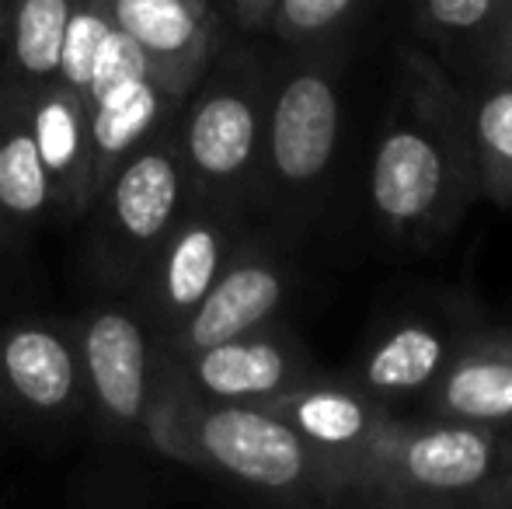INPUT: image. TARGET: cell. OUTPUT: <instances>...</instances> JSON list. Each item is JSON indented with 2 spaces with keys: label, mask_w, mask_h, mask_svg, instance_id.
I'll return each mask as SVG.
<instances>
[{
  "label": "cell",
  "mask_w": 512,
  "mask_h": 509,
  "mask_svg": "<svg viewBox=\"0 0 512 509\" xmlns=\"http://www.w3.org/2000/svg\"><path fill=\"white\" fill-rule=\"evenodd\" d=\"M471 509H512V461L492 478V482L481 485Z\"/></svg>",
  "instance_id": "cb8c5ba5"
},
{
  "label": "cell",
  "mask_w": 512,
  "mask_h": 509,
  "mask_svg": "<svg viewBox=\"0 0 512 509\" xmlns=\"http://www.w3.org/2000/svg\"><path fill=\"white\" fill-rule=\"evenodd\" d=\"M418 412L512 433V328L481 321L429 387Z\"/></svg>",
  "instance_id": "2e32d148"
},
{
  "label": "cell",
  "mask_w": 512,
  "mask_h": 509,
  "mask_svg": "<svg viewBox=\"0 0 512 509\" xmlns=\"http://www.w3.org/2000/svg\"><path fill=\"white\" fill-rule=\"evenodd\" d=\"M171 356L192 394L206 401H230V405H269L279 394L317 374V363L304 339L279 318L234 339Z\"/></svg>",
  "instance_id": "7c38bea8"
},
{
  "label": "cell",
  "mask_w": 512,
  "mask_h": 509,
  "mask_svg": "<svg viewBox=\"0 0 512 509\" xmlns=\"http://www.w3.org/2000/svg\"><path fill=\"white\" fill-rule=\"evenodd\" d=\"M143 443L272 503L338 506L335 475L290 422L265 405H230L192 394L171 349L157 374Z\"/></svg>",
  "instance_id": "7a4b0ae2"
},
{
  "label": "cell",
  "mask_w": 512,
  "mask_h": 509,
  "mask_svg": "<svg viewBox=\"0 0 512 509\" xmlns=\"http://www.w3.org/2000/svg\"><path fill=\"white\" fill-rule=\"evenodd\" d=\"M512 461V433L394 412L345 482L342 506L471 509L474 496Z\"/></svg>",
  "instance_id": "277c9868"
},
{
  "label": "cell",
  "mask_w": 512,
  "mask_h": 509,
  "mask_svg": "<svg viewBox=\"0 0 512 509\" xmlns=\"http://www.w3.org/2000/svg\"><path fill=\"white\" fill-rule=\"evenodd\" d=\"M366 0H276L265 32L283 46H314V42L342 39L359 18Z\"/></svg>",
  "instance_id": "603a6c76"
},
{
  "label": "cell",
  "mask_w": 512,
  "mask_h": 509,
  "mask_svg": "<svg viewBox=\"0 0 512 509\" xmlns=\"http://www.w3.org/2000/svg\"><path fill=\"white\" fill-rule=\"evenodd\" d=\"M272 63L269 116H265L258 203L283 227H304L321 206L342 143V74L349 46L342 39L286 46Z\"/></svg>",
  "instance_id": "3957f363"
},
{
  "label": "cell",
  "mask_w": 512,
  "mask_h": 509,
  "mask_svg": "<svg viewBox=\"0 0 512 509\" xmlns=\"http://www.w3.org/2000/svg\"><path fill=\"white\" fill-rule=\"evenodd\" d=\"M0 213L18 238L56 217L53 185L42 168L28 102L0 105Z\"/></svg>",
  "instance_id": "ffe728a7"
},
{
  "label": "cell",
  "mask_w": 512,
  "mask_h": 509,
  "mask_svg": "<svg viewBox=\"0 0 512 509\" xmlns=\"http://www.w3.org/2000/svg\"><path fill=\"white\" fill-rule=\"evenodd\" d=\"M84 374V408L108 440H143L164 346L129 297H112L70 321Z\"/></svg>",
  "instance_id": "52a82bcc"
},
{
  "label": "cell",
  "mask_w": 512,
  "mask_h": 509,
  "mask_svg": "<svg viewBox=\"0 0 512 509\" xmlns=\"http://www.w3.org/2000/svg\"><path fill=\"white\" fill-rule=\"evenodd\" d=\"M265 408H272L279 419L290 422L293 433L328 464L338 485V506L345 503V482L356 471L359 457L366 454L373 436L394 415V408L366 394L356 381L328 377L324 370L310 374L307 381L279 394Z\"/></svg>",
  "instance_id": "5bb4252c"
},
{
  "label": "cell",
  "mask_w": 512,
  "mask_h": 509,
  "mask_svg": "<svg viewBox=\"0 0 512 509\" xmlns=\"http://www.w3.org/2000/svg\"><path fill=\"white\" fill-rule=\"evenodd\" d=\"M108 7L150 74L185 102L223 46L213 0H108Z\"/></svg>",
  "instance_id": "9a60e30c"
},
{
  "label": "cell",
  "mask_w": 512,
  "mask_h": 509,
  "mask_svg": "<svg viewBox=\"0 0 512 509\" xmlns=\"http://www.w3.org/2000/svg\"><path fill=\"white\" fill-rule=\"evenodd\" d=\"M74 0H7V46L0 67V105L28 102L56 81Z\"/></svg>",
  "instance_id": "ac0fdd59"
},
{
  "label": "cell",
  "mask_w": 512,
  "mask_h": 509,
  "mask_svg": "<svg viewBox=\"0 0 512 509\" xmlns=\"http://www.w3.org/2000/svg\"><path fill=\"white\" fill-rule=\"evenodd\" d=\"M18 238V234L11 231V224L4 220V213H0V279H4V265H7V248H11V241Z\"/></svg>",
  "instance_id": "4316f807"
},
{
  "label": "cell",
  "mask_w": 512,
  "mask_h": 509,
  "mask_svg": "<svg viewBox=\"0 0 512 509\" xmlns=\"http://www.w3.org/2000/svg\"><path fill=\"white\" fill-rule=\"evenodd\" d=\"M272 60L234 42L220 46L178 112V150L192 196L248 213L258 203Z\"/></svg>",
  "instance_id": "5b68a950"
},
{
  "label": "cell",
  "mask_w": 512,
  "mask_h": 509,
  "mask_svg": "<svg viewBox=\"0 0 512 509\" xmlns=\"http://www.w3.org/2000/svg\"><path fill=\"white\" fill-rule=\"evenodd\" d=\"M230 7H234L237 28H241V32H248V35H255V32H265L276 0H230Z\"/></svg>",
  "instance_id": "d4e9b609"
},
{
  "label": "cell",
  "mask_w": 512,
  "mask_h": 509,
  "mask_svg": "<svg viewBox=\"0 0 512 509\" xmlns=\"http://www.w3.org/2000/svg\"><path fill=\"white\" fill-rule=\"evenodd\" d=\"M502 0H415L422 46L457 77H474L495 53Z\"/></svg>",
  "instance_id": "44dd1931"
},
{
  "label": "cell",
  "mask_w": 512,
  "mask_h": 509,
  "mask_svg": "<svg viewBox=\"0 0 512 509\" xmlns=\"http://www.w3.org/2000/svg\"><path fill=\"white\" fill-rule=\"evenodd\" d=\"M481 321V307L467 293L415 297L377 318L345 377L394 412L422 405L429 387Z\"/></svg>",
  "instance_id": "ba28073f"
},
{
  "label": "cell",
  "mask_w": 512,
  "mask_h": 509,
  "mask_svg": "<svg viewBox=\"0 0 512 509\" xmlns=\"http://www.w3.org/2000/svg\"><path fill=\"white\" fill-rule=\"evenodd\" d=\"M112 28H115V18H112L108 0H74L56 81L67 84L84 105H88V91H91V77H95L98 53H102Z\"/></svg>",
  "instance_id": "7402d4cb"
},
{
  "label": "cell",
  "mask_w": 512,
  "mask_h": 509,
  "mask_svg": "<svg viewBox=\"0 0 512 509\" xmlns=\"http://www.w3.org/2000/svg\"><path fill=\"white\" fill-rule=\"evenodd\" d=\"M244 234H248V224L241 210L192 196L168 238L157 245L136 290L129 293V300L140 307L157 339L171 342V335L189 321V314L203 304L209 286L216 283Z\"/></svg>",
  "instance_id": "9c48e42d"
},
{
  "label": "cell",
  "mask_w": 512,
  "mask_h": 509,
  "mask_svg": "<svg viewBox=\"0 0 512 509\" xmlns=\"http://www.w3.org/2000/svg\"><path fill=\"white\" fill-rule=\"evenodd\" d=\"M366 199L377 234L401 252L443 245L481 199L464 88L422 42L394 53Z\"/></svg>",
  "instance_id": "6da1fadb"
},
{
  "label": "cell",
  "mask_w": 512,
  "mask_h": 509,
  "mask_svg": "<svg viewBox=\"0 0 512 509\" xmlns=\"http://www.w3.org/2000/svg\"><path fill=\"white\" fill-rule=\"evenodd\" d=\"M28 119L39 143L42 168L53 185L56 217L77 220L91 210V147L88 105L60 81H49L28 98Z\"/></svg>",
  "instance_id": "e0dca14e"
},
{
  "label": "cell",
  "mask_w": 512,
  "mask_h": 509,
  "mask_svg": "<svg viewBox=\"0 0 512 509\" xmlns=\"http://www.w3.org/2000/svg\"><path fill=\"white\" fill-rule=\"evenodd\" d=\"M488 63H512V0H502V18H499V39H495V53ZM485 63V67H488Z\"/></svg>",
  "instance_id": "484cf974"
},
{
  "label": "cell",
  "mask_w": 512,
  "mask_h": 509,
  "mask_svg": "<svg viewBox=\"0 0 512 509\" xmlns=\"http://www.w3.org/2000/svg\"><path fill=\"white\" fill-rule=\"evenodd\" d=\"M178 102L154 74L136 46L112 28L95 63L88 91V147H91V203L122 161L150 136L178 119Z\"/></svg>",
  "instance_id": "30bf717a"
},
{
  "label": "cell",
  "mask_w": 512,
  "mask_h": 509,
  "mask_svg": "<svg viewBox=\"0 0 512 509\" xmlns=\"http://www.w3.org/2000/svg\"><path fill=\"white\" fill-rule=\"evenodd\" d=\"M293 290V265L276 241L262 234H244L234 248L230 262L209 286L203 304L189 314L182 328L164 346L171 353H192V349L213 346V342L234 339L241 332L279 318L286 297Z\"/></svg>",
  "instance_id": "4fadbf2b"
},
{
  "label": "cell",
  "mask_w": 512,
  "mask_h": 509,
  "mask_svg": "<svg viewBox=\"0 0 512 509\" xmlns=\"http://www.w3.org/2000/svg\"><path fill=\"white\" fill-rule=\"evenodd\" d=\"M481 199L512 210V63H488L464 84Z\"/></svg>",
  "instance_id": "d6986e66"
},
{
  "label": "cell",
  "mask_w": 512,
  "mask_h": 509,
  "mask_svg": "<svg viewBox=\"0 0 512 509\" xmlns=\"http://www.w3.org/2000/svg\"><path fill=\"white\" fill-rule=\"evenodd\" d=\"M4 46H7V0H0V67H4Z\"/></svg>",
  "instance_id": "83f0119b"
},
{
  "label": "cell",
  "mask_w": 512,
  "mask_h": 509,
  "mask_svg": "<svg viewBox=\"0 0 512 509\" xmlns=\"http://www.w3.org/2000/svg\"><path fill=\"white\" fill-rule=\"evenodd\" d=\"M189 203L192 185L175 119L133 150L91 203L88 258L98 283L115 297H129Z\"/></svg>",
  "instance_id": "8992f818"
},
{
  "label": "cell",
  "mask_w": 512,
  "mask_h": 509,
  "mask_svg": "<svg viewBox=\"0 0 512 509\" xmlns=\"http://www.w3.org/2000/svg\"><path fill=\"white\" fill-rule=\"evenodd\" d=\"M84 412V374L70 325L25 318L0 325V419L63 429Z\"/></svg>",
  "instance_id": "8fae6325"
}]
</instances>
